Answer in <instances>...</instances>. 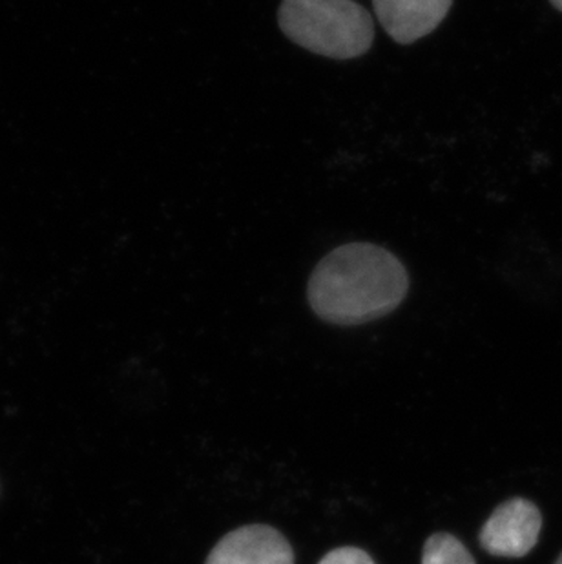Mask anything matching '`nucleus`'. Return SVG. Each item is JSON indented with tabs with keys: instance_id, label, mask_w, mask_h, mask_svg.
<instances>
[{
	"instance_id": "1",
	"label": "nucleus",
	"mask_w": 562,
	"mask_h": 564,
	"mask_svg": "<svg viewBox=\"0 0 562 564\" xmlns=\"http://www.w3.org/2000/svg\"><path fill=\"white\" fill-rule=\"evenodd\" d=\"M408 291V269L393 252L372 243H347L316 265L307 299L325 322L360 325L393 313Z\"/></svg>"
},
{
	"instance_id": "2",
	"label": "nucleus",
	"mask_w": 562,
	"mask_h": 564,
	"mask_svg": "<svg viewBox=\"0 0 562 564\" xmlns=\"http://www.w3.org/2000/svg\"><path fill=\"white\" fill-rule=\"evenodd\" d=\"M278 22L292 43L329 59L360 57L375 41L371 13L355 0H283Z\"/></svg>"
},
{
	"instance_id": "3",
	"label": "nucleus",
	"mask_w": 562,
	"mask_h": 564,
	"mask_svg": "<svg viewBox=\"0 0 562 564\" xmlns=\"http://www.w3.org/2000/svg\"><path fill=\"white\" fill-rule=\"evenodd\" d=\"M542 516L539 508L528 499H509L491 513L478 541L488 554L495 557H525L536 549L541 535Z\"/></svg>"
},
{
	"instance_id": "4",
	"label": "nucleus",
	"mask_w": 562,
	"mask_h": 564,
	"mask_svg": "<svg viewBox=\"0 0 562 564\" xmlns=\"http://www.w3.org/2000/svg\"><path fill=\"white\" fill-rule=\"evenodd\" d=\"M205 564H294V552L277 528L249 524L227 533Z\"/></svg>"
},
{
	"instance_id": "5",
	"label": "nucleus",
	"mask_w": 562,
	"mask_h": 564,
	"mask_svg": "<svg viewBox=\"0 0 562 564\" xmlns=\"http://www.w3.org/2000/svg\"><path fill=\"white\" fill-rule=\"evenodd\" d=\"M372 6L389 37L411 44L441 26L453 0H372Z\"/></svg>"
},
{
	"instance_id": "6",
	"label": "nucleus",
	"mask_w": 562,
	"mask_h": 564,
	"mask_svg": "<svg viewBox=\"0 0 562 564\" xmlns=\"http://www.w3.org/2000/svg\"><path fill=\"white\" fill-rule=\"evenodd\" d=\"M422 564H477L461 539L441 532L431 535L424 544Z\"/></svg>"
},
{
	"instance_id": "7",
	"label": "nucleus",
	"mask_w": 562,
	"mask_h": 564,
	"mask_svg": "<svg viewBox=\"0 0 562 564\" xmlns=\"http://www.w3.org/2000/svg\"><path fill=\"white\" fill-rule=\"evenodd\" d=\"M318 564H375V561L364 550L344 546V549H336L329 554H325L324 560Z\"/></svg>"
},
{
	"instance_id": "8",
	"label": "nucleus",
	"mask_w": 562,
	"mask_h": 564,
	"mask_svg": "<svg viewBox=\"0 0 562 564\" xmlns=\"http://www.w3.org/2000/svg\"><path fill=\"white\" fill-rule=\"evenodd\" d=\"M550 4H552L555 10L561 11L562 13V0H550Z\"/></svg>"
},
{
	"instance_id": "9",
	"label": "nucleus",
	"mask_w": 562,
	"mask_h": 564,
	"mask_svg": "<svg viewBox=\"0 0 562 564\" xmlns=\"http://www.w3.org/2000/svg\"><path fill=\"white\" fill-rule=\"evenodd\" d=\"M553 564H562V554H561V555H559V560H558V561H555V563H553Z\"/></svg>"
}]
</instances>
